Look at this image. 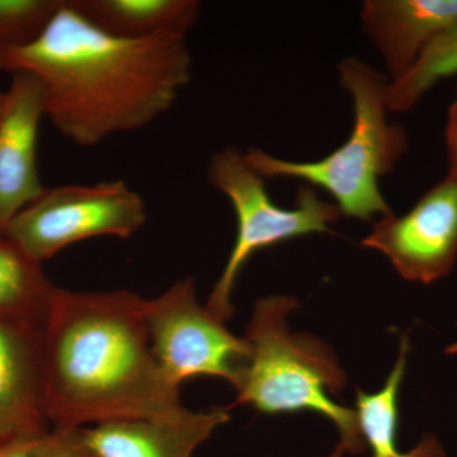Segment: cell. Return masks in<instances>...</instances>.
Returning <instances> with one entry per match:
<instances>
[{
    "instance_id": "9a60e30c",
    "label": "cell",
    "mask_w": 457,
    "mask_h": 457,
    "mask_svg": "<svg viewBox=\"0 0 457 457\" xmlns=\"http://www.w3.org/2000/svg\"><path fill=\"white\" fill-rule=\"evenodd\" d=\"M409 342L403 338L399 357L383 389L375 394L357 393V417L366 445L372 457H446L440 442L426 436L420 445L407 453L398 450L399 392L407 368Z\"/></svg>"
},
{
    "instance_id": "8992f818",
    "label": "cell",
    "mask_w": 457,
    "mask_h": 457,
    "mask_svg": "<svg viewBox=\"0 0 457 457\" xmlns=\"http://www.w3.org/2000/svg\"><path fill=\"white\" fill-rule=\"evenodd\" d=\"M143 197L122 179L45 188L9 222L3 234L42 263L90 237L128 239L144 227Z\"/></svg>"
},
{
    "instance_id": "3957f363",
    "label": "cell",
    "mask_w": 457,
    "mask_h": 457,
    "mask_svg": "<svg viewBox=\"0 0 457 457\" xmlns=\"http://www.w3.org/2000/svg\"><path fill=\"white\" fill-rule=\"evenodd\" d=\"M299 308L290 296H269L255 303L246 328L249 357L234 385L236 404L264 414L309 411L332 420L341 441L329 457L361 455L366 441L357 411L338 404L347 384L335 352L315 337L288 329L287 317Z\"/></svg>"
},
{
    "instance_id": "7c38bea8",
    "label": "cell",
    "mask_w": 457,
    "mask_h": 457,
    "mask_svg": "<svg viewBox=\"0 0 457 457\" xmlns=\"http://www.w3.org/2000/svg\"><path fill=\"white\" fill-rule=\"evenodd\" d=\"M228 420L227 411L215 408L170 420H119L79 429L96 457H192Z\"/></svg>"
},
{
    "instance_id": "5bb4252c",
    "label": "cell",
    "mask_w": 457,
    "mask_h": 457,
    "mask_svg": "<svg viewBox=\"0 0 457 457\" xmlns=\"http://www.w3.org/2000/svg\"><path fill=\"white\" fill-rule=\"evenodd\" d=\"M56 290L42 263L0 234V318L42 332Z\"/></svg>"
},
{
    "instance_id": "44dd1931",
    "label": "cell",
    "mask_w": 457,
    "mask_h": 457,
    "mask_svg": "<svg viewBox=\"0 0 457 457\" xmlns=\"http://www.w3.org/2000/svg\"><path fill=\"white\" fill-rule=\"evenodd\" d=\"M446 352L449 354H457V342L453 343V345H450V347L447 348Z\"/></svg>"
},
{
    "instance_id": "5b68a950",
    "label": "cell",
    "mask_w": 457,
    "mask_h": 457,
    "mask_svg": "<svg viewBox=\"0 0 457 457\" xmlns=\"http://www.w3.org/2000/svg\"><path fill=\"white\" fill-rule=\"evenodd\" d=\"M209 179L233 204L237 221L236 245L206 303L210 312L227 321L234 314L231 295L237 276L252 255L294 237L324 233L342 213L337 204L319 198L311 186L299 189L294 209L278 206L263 177L237 147H225L212 155Z\"/></svg>"
},
{
    "instance_id": "7402d4cb",
    "label": "cell",
    "mask_w": 457,
    "mask_h": 457,
    "mask_svg": "<svg viewBox=\"0 0 457 457\" xmlns=\"http://www.w3.org/2000/svg\"><path fill=\"white\" fill-rule=\"evenodd\" d=\"M3 101H4V92L0 90V108H2Z\"/></svg>"
},
{
    "instance_id": "8fae6325",
    "label": "cell",
    "mask_w": 457,
    "mask_h": 457,
    "mask_svg": "<svg viewBox=\"0 0 457 457\" xmlns=\"http://www.w3.org/2000/svg\"><path fill=\"white\" fill-rule=\"evenodd\" d=\"M361 18L393 82L411 71L433 41L457 26V0H369Z\"/></svg>"
},
{
    "instance_id": "52a82bcc",
    "label": "cell",
    "mask_w": 457,
    "mask_h": 457,
    "mask_svg": "<svg viewBox=\"0 0 457 457\" xmlns=\"http://www.w3.org/2000/svg\"><path fill=\"white\" fill-rule=\"evenodd\" d=\"M145 320L156 362L171 384L180 387L198 376L237 384L249 357L248 342L200 305L194 279H179L146 300Z\"/></svg>"
},
{
    "instance_id": "ba28073f",
    "label": "cell",
    "mask_w": 457,
    "mask_h": 457,
    "mask_svg": "<svg viewBox=\"0 0 457 457\" xmlns=\"http://www.w3.org/2000/svg\"><path fill=\"white\" fill-rule=\"evenodd\" d=\"M362 243L407 281L429 285L449 275L457 261L456 177L447 174L405 215L381 218Z\"/></svg>"
},
{
    "instance_id": "6da1fadb",
    "label": "cell",
    "mask_w": 457,
    "mask_h": 457,
    "mask_svg": "<svg viewBox=\"0 0 457 457\" xmlns=\"http://www.w3.org/2000/svg\"><path fill=\"white\" fill-rule=\"evenodd\" d=\"M191 69L186 36L117 37L68 0L37 40L0 53V71L40 80L45 116L83 147L154 122L173 107Z\"/></svg>"
},
{
    "instance_id": "d6986e66",
    "label": "cell",
    "mask_w": 457,
    "mask_h": 457,
    "mask_svg": "<svg viewBox=\"0 0 457 457\" xmlns=\"http://www.w3.org/2000/svg\"><path fill=\"white\" fill-rule=\"evenodd\" d=\"M46 435L42 437L22 438L0 445V457H38L42 442Z\"/></svg>"
},
{
    "instance_id": "ac0fdd59",
    "label": "cell",
    "mask_w": 457,
    "mask_h": 457,
    "mask_svg": "<svg viewBox=\"0 0 457 457\" xmlns=\"http://www.w3.org/2000/svg\"><path fill=\"white\" fill-rule=\"evenodd\" d=\"M79 428L51 429L42 442L38 457H96L84 444Z\"/></svg>"
},
{
    "instance_id": "ffe728a7",
    "label": "cell",
    "mask_w": 457,
    "mask_h": 457,
    "mask_svg": "<svg viewBox=\"0 0 457 457\" xmlns=\"http://www.w3.org/2000/svg\"><path fill=\"white\" fill-rule=\"evenodd\" d=\"M447 159H449V174L457 179V88L455 99L451 104L446 125Z\"/></svg>"
},
{
    "instance_id": "4fadbf2b",
    "label": "cell",
    "mask_w": 457,
    "mask_h": 457,
    "mask_svg": "<svg viewBox=\"0 0 457 457\" xmlns=\"http://www.w3.org/2000/svg\"><path fill=\"white\" fill-rule=\"evenodd\" d=\"M86 20L117 37L140 38L187 35L196 25V0H68Z\"/></svg>"
},
{
    "instance_id": "7a4b0ae2",
    "label": "cell",
    "mask_w": 457,
    "mask_h": 457,
    "mask_svg": "<svg viewBox=\"0 0 457 457\" xmlns=\"http://www.w3.org/2000/svg\"><path fill=\"white\" fill-rule=\"evenodd\" d=\"M145 305L131 291L57 288L42 330L45 411L53 428L188 413L153 353Z\"/></svg>"
},
{
    "instance_id": "277c9868",
    "label": "cell",
    "mask_w": 457,
    "mask_h": 457,
    "mask_svg": "<svg viewBox=\"0 0 457 457\" xmlns=\"http://www.w3.org/2000/svg\"><path fill=\"white\" fill-rule=\"evenodd\" d=\"M342 86L353 101L354 122L348 140L317 162H290L263 150L249 149L245 161L263 179L305 180L323 188L341 213L370 221L390 215L378 179L392 171L407 152L404 129L386 119V78L359 59L339 65Z\"/></svg>"
},
{
    "instance_id": "30bf717a",
    "label": "cell",
    "mask_w": 457,
    "mask_h": 457,
    "mask_svg": "<svg viewBox=\"0 0 457 457\" xmlns=\"http://www.w3.org/2000/svg\"><path fill=\"white\" fill-rule=\"evenodd\" d=\"M50 427L42 332L0 318V445L42 437Z\"/></svg>"
},
{
    "instance_id": "2e32d148",
    "label": "cell",
    "mask_w": 457,
    "mask_h": 457,
    "mask_svg": "<svg viewBox=\"0 0 457 457\" xmlns=\"http://www.w3.org/2000/svg\"><path fill=\"white\" fill-rule=\"evenodd\" d=\"M457 75V26L427 47L407 74L386 87L387 110L405 112L441 80Z\"/></svg>"
},
{
    "instance_id": "9c48e42d",
    "label": "cell",
    "mask_w": 457,
    "mask_h": 457,
    "mask_svg": "<svg viewBox=\"0 0 457 457\" xmlns=\"http://www.w3.org/2000/svg\"><path fill=\"white\" fill-rule=\"evenodd\" d=\"M44 116L40 80L29 73L12 74L0 108V234L45 189L37 168Z\"/></svg>"
},
{
    "instance_id": "e0dca14e",
    "label": "cell",
    "mask_w": 457,
    "mask_h": 457,
    "mask_svg": "<svg viewBox=\"0 0 457 457\" xmlns=\"http://www.w3.org/2000/svg\"><path fill=\"white\" fill-rule=\"evenodd\" d=\"M64 0H0V53L40 37Z\"/></svg>"
}]
</instances>
